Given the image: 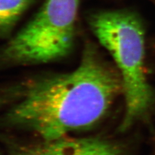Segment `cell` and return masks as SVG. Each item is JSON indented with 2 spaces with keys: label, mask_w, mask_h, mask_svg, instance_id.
<instances>
[{
  "label": "cell",
  "mask_w": 155,
  "mask_h": 155,
  "mask_svg": "<svg viewBox=\"0 0 155 155\" xmlns=\"http://www.w3.org/2000/svg\"><path fill=\"white\" fill-rule=\"evenodd\" d=\"M3 103V100L2 97L0 96V106H1V105H2Z\"/></svg>",
  "instance_id": "6"
},
{
  "label": "cell",
  "mask_w": 155,
  "mask_h": 155,
  "mask_svg": "<svg viewBox=\"0 0 155 155\" xmlns=\"http://www.w3.org/2000/svg\"><path fill=\"white\" fill-rule=\"evenodd\" d=\"M35 0H0V38L11 35Z\"/></svg>",
  "instance_id": "5"
},
{
  "label": "cell",
  "mask_w": 155,
  "mask_h": 155,
  "mask_svg": "<svg viewBox=\"0 0 155 155\" xmlns=\"http://www.w3.org/2000/svg\"><path fill=\"white\" fill-rule=\"evenodd\" d=\"M88 22L119 69L125 102L120 129L126 130L147 114L153 101L145 73L142 25L134 14L124 11L96 12L89 17Z\"/></svg>",
  "instance_id": "2"
},
{
  "label": "cell",
  "mask_w": 155,
  "mask_h": 155,
  "mask_svg": "<svg viewBox=\"0 0 155 155\" xmlns=\"http://www.w3.org/2000/svg\"><path fill=\"white\" fill-rule=\"evenodd\" d=\"M14 155H124V153L118 145L108 140L69 135L21 147Z\"/></svg>",
  "instance_id": "4"
},
{
  "label": "cell",
  "mask_w": 155,
  "mask_h": 155,
  "mask_svg": "<svg viewBox=\"0 0 155 155\" xmlns=\"http://www.w3.org/2000/svg\"><path fill=\"white\" fill-rule=\"evenodd\" d=\"M122 91L120 76L88 43L74 70L24 84L5 120L41 140L59 138L98 123Z\"/></svg>",
  "instance_id": "1"
},
{
  "label": "cell",
  "mask_w": 155,
  "mask_h": 155,
  "mask_svg": "<svg viewBox=\"0 0 155 155\" xmlns=\"http://www.w3.org/2000/svg\"><path fill=\"white\" fill-rule=\"evenodd\" d=\"M80 0H45L36 15L0 50V64H47L73 48Z\"/></svg>",
  "instance_id": "3"
}]
</instances>
